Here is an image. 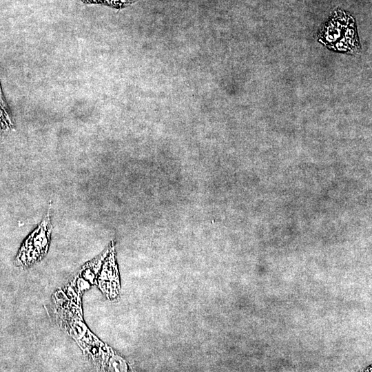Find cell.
<instances>
[{
    "instance_id": "1",
    "label": "cell",
    "mask_w": 372,
    "mask_h": 372,
    "mask_svg": "<svg viewBox=\"0 0 372 372\" xmlns=\"http://www.w3.org/2000/svg\"><path fill=\"white\" fill-rule=\"evenodd\" d=\"M52 232L49 211L37 228L28 236L16 257L18 266L27 267L41 260L47 253Z\"/></svg>"
},
{
    "instance_id": "3",
    "label": "cell",
    "mask_w": 372,
    "mask_h": 372,
    "mask_svg": "<svg viewBox=\"0 0 372 372\" xmlns=\"http://www.w3.org/2000/svg\"><path fill=\"white\" fill-rule=\"evenodd\" d=\"M8 128L0 121V137L1 136L3 130Z\"/></svg>"
},
{
    "instance_id": "2",
    "label": "cell",
    "mask_w": 372,
    "mask_h": 372,
    "mask_svg": "<svg viewBox=\"0 0 372 372\" xmlns=\"http://www.w3.org/2000/svg\"><path fill=\"white\" fill-rule=\"evenodd\" d=\"M344 21V24L338 25L337 22L333 23L329 22V25L324 27L322 31L324 35L323 41L327 45L331 46V48L335 50L342 52H355L359 48V42L356 36L355 28L352 23Z\"/></svg>"
}]
</instances>
